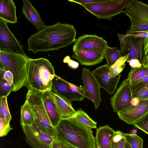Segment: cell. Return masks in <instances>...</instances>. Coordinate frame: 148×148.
Returning <instances> with one entry per match:
<instances>
[{
    "instance_id": "obj_40",
    "label": "cell",
    "mask_w": 148,
    "mask_h": 148,
    "mask_svg": "<svg viewBox=\"0 0 148 148\" xmlns=\"http://www.w3.org/2000/svg\"><path fill=\"white\" fill-rule=\"evenodd\" d=\"M129 63L131 68H136L142 66V64L137 59H133L127 60V61Z\"/></svg>"
},
{
    "instance_id": "obj_7",
    "label": "cell",
    "mask_w": 148,
    "mask_h": 148,
    "mask_svg": "<svg viewBox=\"0 0 148 148\" xmlns=\"http://www.w3.org/2000/svg\"><path fill=\"white\" fill-rule=\"evenodd\" d=\"M132 0H110L101 3L83 4L84 8L98 19L110 21L114 16L123 12Z\"/></svg>"
},
{
    "instance_id": "obj_10",
    "label": "cell",
    "mask_w": 148,
    "mask_h": 148,
    "mask_svg": "<svg viewBox=\"0 0 148 148\" xmlns=\"http://www.w3.org/2000/svg\"><path fill=\"white\" fill-rule=\"evenodd\" d=\"M7 22L0 18V50L24 55L23 46L9 29Z\"/></svg>"
},
{
    "instance_id": "obj_30",
    "label": "cell",
    "mask_w": 148,
    "mask_h": 148,
    "mask_svg": "<svg viewBox=\"0 0 148 148\" xmlns=\"http://www.w3.org/2000/svg\"><path fill=\"white\" fill-rule=\"evenodd\" d=\"M0 97H7L14 89V86L8 84L0 76Z\"/></svg>"
},
{
    "instance_id": "obj_20",
    "label": "cell",
    "mask_w": 148,
    "mask_h": 148,
    "mask_svg": "<svg viewBox=\"0 0 148 148\" xmlns=\"http://www.w3.org/2000/svg\"><path fill=\"white\" fill-rule=\"evenodd\" d=\"M115 132L108 125L97 129L95 137L97 148H111Z\"/></svg>"
},
{
    "instance_id": "obj_39",
    "label": "cell",
    "mask_w": 148,
    "mask_h": 148,
    "mask_svg": "<svg viewBox=\"0 0 148 148\" xmlns=\"http://www.w3.org/2000/svg\"><path fill=\"white\" fill-rule=\"evenodd\" d=\"M63 62L67 63L69 66L73 69H77L79 65L78 63L71 59L69 56H67L64 58Z\"/></svg>"
},
{
    "instance_id": "obj_14",
    "label": "cell",
    "mask_w": 148,
    "mask_h": 148,
    "mask_svg": "<svg viewBox=\"0 0 148 148\" xmlns=\"http://www.w3.org/2000/svg\"><path fill=\"white\" fill-rule=\"evenodd\" d=\"M117 113L121 119L133 125L148 113V100H140L137 105H131Z\"/></svg>"
},
{
    "instance_id": "obj_4",
    "label": "cell",
    "mask_w": 148,
    "mask_h": 148,
    "mask_svg": "<svg viewBox=\"0 0 148 148\" xmlns=\"http://www.w3.org/2000/svg\"><path fill=\"white\" fill-rule=\"evenodd\" d=\"M29 57L26 55L0 50V69L10 71L13 76V92L25 86Z\"/></svg>"
},
{
    "instance_id": "obj_22",
    "label": "cell",
    "mask_w": 148,
    "mask_h": 148,
    "mask_svg": "<svg viewBox=\"0 0 148 148\" xmlns=\"http://www.w3.org/2000/svg\"><path fill=\"white\" fill-rule=\"evenodd\" d=\"M0 18L10 23L17 22L16 8L12 0L0 1Z\"/></svg>"
},
{
    "instance_id": "obj_12",
    "label": "cell",
    "mask_w": 148,
    "mask_h": 148,
    "mask_svg": "<svg viewBox=\"0 0 148 148\" xmlns=\"http://www.w3.org/2000/svg\"><path fill=\"white\" fill-rule=\"evenodd\" d=\"M81 79L86 91L87 95L92 100L95 109L96 110L102 101L100 86L92 72L89 69L83 68Z\"/></svg>"
},
{
    "instance_id": "obj_15",
    "label": "cell",
    "mask_w": 148,
    "mask_h": 148,
    "mask_svg": "<svg viewBox=\"0 0 148 148\" xmlns=\"http://www.w3.org/2000/svg\"><path fill=\"white\" fill-rule=\"evenodd\" d=\"M144 38L132 36L127 37L124 40V46L121 53L124 56L129 54L127 60L136 59L141 63L145 56Z\"/></svg>"
},
{
    "instance_id": "obj_21",
    "label": "cell",
    "mask_w": 148,
    "mask_h": 148,
    "mask_svg": "<svg viewBox=\"0 0 148 148\" xmlns=\"http://www.w3.org/2000/svg\"><path fill=\"white\" fill-rule=\"evenodd\" d=\"M61 119L73 117L76 112L70 101L57 95L51 90H50Z\"/></svg>"
},
{
    "instance_id": "obj_38",
    "label": "cell",
    "mask_w": 148,
    "mask_h": 148,
    "mask_svg": "<svg viewBox=\"0 0 148 148\" xmlns=\"http://www.w3.org/2000/svg\"><path fill=\"white\" fill-rule=\"evenodd\" d=\"M110 0H68L69 1L79 4L81 5L83 4L92 3H98L106 2Z\"/></svg>"
},
{
    "instance_id": "obj_8",
    "label": "cell",
    "mask_w": 148,
    "mask_h": 148,
    "mask_svg": "<svg viewBox=\"0 0 148 148\" xmlns=\"http://www.w3.org/2000/svg\"><path fill=\"white\" fill-rule=\"evenodd\" d=\"M25 136V141L32 148H52L55 139L43 133L35 124L31 126H21Z\"/></svg>"
},
{
    "instance_id": "obj_48",
    "label": "cell",
    "mask_w": 148,
    "mask_h": 148,
    "mask_svg": "<svg viewBox=\"0 0 148 148\" xmlns=\"http://www.w3.org/2000/svg\"><path fill=\"white\" fill-rule=\"evenodd\" d=\"M125 148H126V145H125Z\"/></svg>"
},
{
    "instance_id": "obj_6",
    "label": "cell",
    "mask_w": 148,
    "mask_h": 148,
    "mask_svg": "<svg viewBox=\"0 0 148 148\" xmlns=\"http://www.w3.org/2000/svg\"><path fill=\"white\" fill-rule=\"evenodd\" d=\"M123 12L131 22L130 29L125 34L148 32V5L137 0H132Z\"/></svg>"
},
{
    "instance_id": "obj_1",
    "label": "cell",
    "mask_w": 148,
    "mask_h": 148,
    "mask_svg": "<svg viewBox=\"0 0 148 148\" xmlns=\"http://www.w3.org/2000/svg\"><path fill=\"white\" fill-rule=\"evenodd\" d=\"M76 34L73 25L57 22L31 35L27 40L28 50L35 54L39 51L57 50L71 44Z\"/></svg>"
},
{
    "instance_id": "obj_42",
    "label": "cell",
    "mask_w": 148,
    "mask_h": 148,
    "mask_svg": "<svg viewBox=\"0 0 148 148\" xmlns=\"http://www.w3.org/2000/svg\"><path fill=\"white\" fill-rule=\"evenodd\" d=\"M141 64L143 66L148 67V52L145 55Z\"/></svg>"
},
{
    "instance_id": "obj_13",
    "label": "cell",
    "mask_w": 148,
    "mask_h": 148,
    "mask_svg": "<svg viewBox=\"0 0 148 148\" xmlns=\"http://www.w3.org/2000/svg\"><path fill=\"white\" fill-rule=\"evenodd\" d=\"M72 48L73 52L84 49L94 50L104 52L108 46L106 41L96 34H84L75 39Z\"/></svg>"
},
{
    "instance_id": "obj_37",
    "label": "cell",
    "mask_w": 148,
    "mask_h": 148,
    "mask_svg": "<svg viewBox=\"0 0 148 148\" xmlns=\"http://www.w3.org/2000/svg\"><path fill=\"white\" fill-rule=\"evenodd\" d=\"M0 76H1L10 85H13V76L12 73L9 71L0 69Z\"/></svg>"
},
{
    "instance_id": "obj_46",
    "label": "cell",
    "mask_w": 148,
    "mask_h": 148,
    "mask_svg": "<svg viewBox=\"0 0 148 148\" xmlns=\"http://www.w3.org/2000/svg\"><path fill=\"white\" fill-rule=\"evenodd\" d=\"M65 148H78L73 146L70 145H66Z\"/></svg>"
},
{
    "instance_id": "obj_29",
    "label": "cell",
    "mask_w": 148,
    "mask_h": 148,
    "mask_svg": "<svg viewBox=\"0 0 148 148\" xmlns=\"http://www.w3.org/2000/svg\"><path fill=\"white\" fill-rule=\"evenodd\" d=\"M129 54L121 56L111 67L110 69L114 75L120 74L125 68V63L127 61Z\"/></svg>"
},
{
    "instance_id": "obj_45",
    "label": "cell",
    "mask_w": 148,
    "mask_h": 148,
    "mask_svg": "<svg viewBox=\"0 0 148 148\" xmlns=\"http://www.w3.org/2000/svg\"><path fill=\"white\" fill-rule=\"evenodd\" d=\"M138 132L137 129H133L130 132V134L132 135L137 134Z\"/></svg>"
},
{
    "instance_id": "obj_26",
    "label": "cell",
    "mask_w": 148,
    "mask_h": 148,
    "mask_svg": "<svg viewBox=\"0 0 148 148\" xmlns=\"http://www.w3.org/2000/svg\"><path fill=\"white\" fill-rule=\"evenodd\" d=\"M148 75V67L142 66L136 68H131L127 78L130 83L140 79Z\"/></svg>"
},
{
    "instance_id": "obj_34",
    "label": "cell",
    "mask_w": 148,
    "mask_h": 148,
    "mask_svg": "<svg viewBox=\"0 0 148 148\" xmlns=\"http://www.w3.org/2000/svg\"><path fill=\"white\" fill-rule=\"evenodd\" d=\"M117 34L120 43V48L119 50L120 52H121L123 49L124 44V40L127 37L132 36L140 38H145L148 37V32L140 33L125 35L119 34L118 33Z\"/></svg>"
},
{
    "instance_id": "obj_35",
    "label": "cell",
    "mask_w": 148,
    "mask_h": 148,
    "mask_svg": "<svg viewBox=\"0 0 148 148\" xmlns=\"http://www.w3.org/2000/svg\"><path fill=\"white\" fill-rule=\"evenodd\" d=\"M132 97L140 100H148V84L140 90L132 93Z\"/></svg>"
},
{
    "instance_id": "obj_36",
    "label": "cell",
    "mask_w": 148,
    "mask_h": 148,
    "mask_svg": "<svg viewBox=\"0 0 148 148\" xmlns=\"http://www.w3.org/2000/svg\"><path fill=\"white\" fill-rule=\"evenodd\" d=\"M10 123L7 124L5 121L0 119V136L3 137L6 136L10 130L13 129Z\"/></svg>"
},
{
    "instance_id": "obj_28",
    "label": "cell",
    "mask_w": 148,
    "mask_h": 148,
    "mask_svg": "<svg viewBox=\"0 0 148 148\" xmlns=\"http://www.w3.org/2000/svg\"><path fill=\"white\" fill-rule=\"evenodd\" d=\"M126 140L131 148H143V140L137 134L124 133Z\"/></svg>"
},
{
    "instance_id": "obj_5",
    "label": "cell",
    "mask_w": 148,
    "mask_h": 148,
    "mask_svg": "<svg viewBox=\"0 0 148 148\" xmlns=\"http://www.w3.org/2000/svg\"><path fill=\"white\" fill-rule=\"evenodd\" d=\"M44 91L28 90L26 99L29 104L35 117L34 123L44 133L57 138L55 128L49 120L42 100Z\"/></svg>"
},
{
    "instance_id": "obj_31",
    "label": "cell",
    "mask_w": 148,
    "mask_h": 148,
    "mask_svg": "<svg viewBox=\"0 0 148 148\" xmlns=\"http://www.w3.org/2000/svg\"><path fill=\"white\" fill-rule=\"evenodd\" d=\"M0 106L2 108L4 119L6 123H10L12 117L8 106L7 97H0Z\"/></svg>"
},
{
    "instance_id": "obj_47",
    "label": "cell",
    "mask_w": 148,
    "mask_h": 148,
    "mask_svg": "<svg viewBox=\"0 0 148 148\" xmlns=\"http://www.w3.org/2000/svg\"><path fill=\"white\" fill-rule=\"evenodd\" d=\"M126 148H131L129 145L128 144V143L126 141Z\"/></svg>"
},
{
    "instance_id": "obj_43",
    "label": "cell",
    "mask_w": 148,
    "mask_h": 148,
    "mask_svg": "<svg viewBox=\"0 0 148 148\" xmlns=\"http://www.w3.org/2000/svg\"><path fill=\"white\" fill-rule=\"evenodd\" d=\"M143 44L145 55L148 52V37L144 38Z\"/></svg>"
},
{
    "instance_id": "obj_44",
    "label": "cell",
    "mask_w": 148,
    "mask_h": 148,
    "mask_svg": "<svg viewBox=\"0 0 148 148\" xmlns=\"http://www.w3.org/2000/svg\"><path fill=\"white\" fill-rule=\"evenodd\" d=\"M140 101V100L136 98H132L131 101V105L134 106H137L139 103Z\"/></svg>"
},
{
    "instance_id": "obj_3",
    "label": "cell",
    "mask_w": 148,
    "mask_h": 148,
    "mask_svg": "<svg viewBox=\"0 0 148 148\" xmlns=\"http://www.w3.org/2000/svg\"><path fill=\"white\" fill-rule=\"evenodd\" d=\"M55 75L54 68L48 59L29 58L25 86L28 90H50Z\"/></svg>"
},
{
    "instance_id": "obj_17",
    "label": "cell",
    "mask_w": 148,
    "mask_h": 148,
    "mask_svg": "<svg viewBox=\"0 0 148 148\" xmlns=\"http://www.w3.org/2000/svg\"><path fill=\"white\" fill-rule=\"evenodd\" d=\"M104 52L84 49L73 52L72 58L77 60L81 65L93 66L101 62L104 58Z\"/></svg>"
},
{
    "instance_id": "obj_9",
    "label": "cell",
    "mask_w": 148,
    "mask_h": 148,
    "mask_svg": "<svg viewBox=\"0 0 148 148\" xmlns=\"http://www.w3.org/2000/svg\"><path fill=\"white\" fill-rule=\"evenodd\" d=\"M101 88L105 90L109 95L114 94L119 81L121 74L114 75L106 64L99 66L92 71Z\"/></svg>"
},
{
    "instance_id": "obj_19",
    "label": "cell",
    "mask_w": 148,
    "mask_h": 148,
    "mask_svg": "<svg viewBox=\"0 0 148 148\" xmlns=\"http://www.w3.org/2000/svg\"><path fill=\"white\" fill-rule=\"evenodd\" d=\"M22 12L27 20L39 31L46 26L42 20L38 11L28 0H23Z\"/></svg>"
},
{
    "instance_id": "obj_18",
    "label": "cell",
    "mask_w": 148,
    "mask_h": 148,
    "mask_svg": "<svg viewBox=\"0 0 148 148\" xmlns=\"http://www.w3.org/2000/svg\"><path fill=\"white\" fill-rule=\"evenodd\" d=\"M42 100L49 120L52 126L55 128L61 118L50 90L44 91Z\"/></svg>"
},
{
    "instance_id": "obj_27",
    "label": "cell",
    "mask_w": 148,
    "mask_h": 148,
    "mask_svg": "<svg viewBox=\"0 0 148 148\" xmlns=\"http://www.w3.org/2000/svg\"><path fill=\"white\" fill-rule=\"evenodd\" d=\"M126 140L124 133L116 131L112 139L111 148H125Z\"/></svg>"
},
{
    "instance_id": "obj_16",
    "label": "cell",
    "mask_w": 148,
    "mask_h": 148,
    "mask_svg": "<svg viewBox=\"0 0 148 148\" xmlns=\"http://www.w3.org/2000/svg\"><path fill=\"white\" fill-rule=\"evenodd\" d=\"M51 90L58 96L70 102L81 101L85 98L82 95L72 91L68 82L56 75L52 80Z\"/></svg>"
},
{
    "instance_id": "obj_11",
    "label": "cell",
    "mask_w": 148,
    "mask_h": 148,
    "mask_svg": "<svg viewBox=\"0 0 148 148\" xmlns=\"http://www.w3.org/2000/svg\"><path fill=\"white\" fill-rule=\"evenodd\" d=\"M132 98L130 83L127 79H125L110 98V103L114 112L117 113L131 105Z\"/></svg>"
},
{
    "instance_id": "obj_33",
    "label": "cell",
    "mask_w": 148,
    "mask_h": 148,
    "mask_svg": "<svg viewBox=\"0 0 148 148\" xmlns=\"http://www.w3.org/2000/svg\"><path fill=\"white\" fill-rule=\"evenodd\" d=\"M133 125L148 134V113Z\"/></svg>"
},
{
    "instance_id": "obj_25",
    "label": "cell",
    "mask_w": 148,
    "mask_h": 148,
    "mask_svg": "<svg viewBox=\"0 0 148 148\" xmlns=\"http://www.w3.org/2000/svg\"><path fill=\"white\" fill-rule=\"evenodd\" d=\"M104 55L106 60V64L110 68L122 56L117 47L111 48L108 45L105 51Z\"/></svg>"
},
{
    "instance_id": "obj_32",
    "label": "cell",
    "mask_w": 148,
    "mask_h": 148,
    "mask_svg": "<svg viewBox=\"0 0 148 148\" xmlns=\"http://www.w3.org/2000/svg\"><path fill=\"white\" fill-rule=\"evenodd\" d=\"M148 84V75L130 83L132 93L141 89Z\"/></svg>"
},
{
    "instance_id": "obj_2",
    "label": "cell",
    "mask_w": 148,
    "mask_h": 148,
    "mask_svg": "<svg viewBox=\"0 0 148 148\" xmlns=\"http://www.w3.org/2000/svg\"><path fill=\"white\" fill-rule=\"evenodd\" d=\"M55 128L56 139L66 145L78 148H97L92 129L73 117L61 119Z\"/></svg>"
},
{
    "instance_id": "obj_23",
    "label": "cell",
    "mask_w": 148,
    "mask_h": 148,
    "mask_svg": "<svg viewBox=\"0 0 148 148\" xmlns=\"http://www.w3.org/2000/svg\"><path fill=\"white\" fill-rule=\"evenodd\" d=\"M20 123L21 125L31 126L34 123L35 117L27 101L26 100L21 106Z\"/></svg>"
},
{
    "instance_id": "obj_24",
    "label": "cell",
    "mask_w": 148,
    "mask_h": 148,
    "mask_svg": "<svg viewBox=\"0 0 148 148\" xmlns=\"http://www.w3.org/2000/svg\"><path fill=\"white\" fill-rule=\"evenodd\" d=\"M72 117L79 123L88 128H97V123L91 119L81 108L76 111L75 114Z\"/></svg>"
},
{
    "instance_id": "obj_41",
    "label": "cell",
    "mask_w": 148,
    "mask_h": 148,
    "mask_svg": "<svg viewBox=\"0 0 148 148\" xmlns=\"http://www.w3.org/2000/svg\"><path fill=\"white\" fill-rule=\"evenodd\" d=\"M66 146V145L56 139L52 143V148H65Z\"/></svg>"
}]
</instances>
